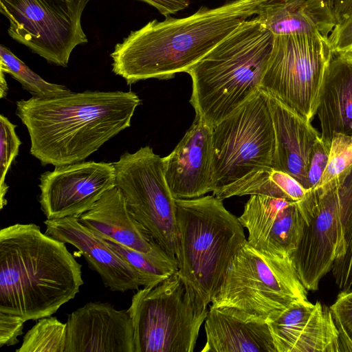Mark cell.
<instances>
[{"mask_svg": "<svg viewBox=\"0 0 352 352\" xmlns=\"http://www.w3.org/2000/svg\"><path fill=\"white\" fill-rule=\"evenodd\" d=\"M268 96L276 136L273 168L290 175L308 190L307 166L314 144L320 134L310 122Z\"/></svg>", "mask_w": 352, "mask_h": 352, "instance_id": "20", "label": "cell"}, {"mask_svg": "<svg viewBox=\"0 0 352 352\" xmlns=\"http://www.w3.org/2000/svg\"><path fill=\"white\" fill-rule=\"evenodd\" d=\"M339 177L307 191L298 206L303 219L300 237L292 254L307 291L318 289L320 280L342 254Z\"/></svg>", "mask_w": 352, "mask_h": 352, "instance_id": "12", "label": "cell"}, {"mask_svg": "<svg viewBox=\"0 0 352 352\" xmlns=\"http://www.w3.org/2000/svg\"><path fill=\"white\" fill-rule=\"evenodd\" d=\"M44 223L45 233L78 249L111 291L124 292L140 286L136 270L102 237L81 224L77 217L47 219Z\"/></svg>", "mask_w": 352, "mask_h": 352, "instance_id": "18", "label": "cell"}, {"mask_svg": "<svg viewBox=\"0 0 352 352\" xmlns=\"http://www.w3.org/2000/svg\"><path fill=\"white\" fill-rule=\"evenodd\" d=\"M352 166V135L335 133L327 167L318 186L333 179Z\"/></svg>", "mask_w": 352, "mask_h": 352, "instance_id": "29", "label": "cell"}, {"mask_svg": "<svg viewBox=\"0 0 352 352\" xmlns=\"http://www.w3.org/2000/svg\"><path fill=\"white\" fill-rule=\"evenodd\" d=\"M78 221L101 236H107L135 250L160 259L177 262L153 239L128 209L125 198L116 186L107 191Z\"/></svg>", "mask_w": 352, "mask_h": 352, "instance_id": "19", "label": "cell"}, {"mask_svg": "<svg viewBox=\"0 0 352 352\" xmlns=\"http://www.w3.org/2000/svg\"><path fill=\"white\" fill-rule=\"evenodd\" d=\"M329 308L339 332L342 351L352 352V287L341 291Z\"/></svg>", "mask_w": 352, "mask_h": 352, "instance_id": "30", "label": "cell"}, {"mask_svg": "<svg viewBox=\"0 0 352 352\" xmlns=\"http://www.w3.org/2000/svg\"><path fill=\"white\" fill-rule=\"evenodd\" d=\"M12 124L3 114L0 116V209L7 204L6 195L9 186L6 183V177L10 166L19 154L22 144Z\"/></svg>", "mask_w": 352, "mask_h": 352, "instance_id": "28", "label": "cell"}, {"mask_svg": "<svg viewBox=\"0 0 352 352\" xmlns=\"http://www.w3.org/2000/svg\"><path fill=\"white\" fill-rule=\"evenodd\" d=\"M155 7L166 17L177 13L188 6L190 0H139Z\"/></svg>", "mask_w": 352, "mask_h": 352, "instance_id": "35", "label": "cell"}, {"mask_svg": "<svg viewBox=\"0 0 352 352\" xmlns=\"http://www.w3.org/2000/svg\"><path fill=\"white\" fill-rule=\"evenodd\" d=\"M337 25L352 13V0H327Z\"/></svg>", "mask_w": 352, "mask_h": 352, "instance_id": "36", "label": "cell"}, {"mask_svg": "<svg viewBox=\"0 0 352 352\" xmlns=\"http://www.w3.org/2000/svg\"><path fill=\"white\" fill-rule=\"evenodd\" d=\"M332 56L329 37L274 36L261 89L311 122Z\"/></svg>", "mask_w": 352, "mask_h": 352, "instance_id": "9", "label": "cell"}, {"mask_svg": "<svg viewBox=\"0 0 352 352\" xmlns=\"http://www.w3.org/2000/svg\"><path fill=\"white\" fill-rule=\"evenodd\" d=\"M331 142L320 135L314 144L307 170L308 190L316 187L322 177L329 160Z\"/></svg>", "mask_w": 352, "mask_h": 352, "instance_id": "32", "label": "cell"}, {"mask_svg": "<svg viewBox=\"0 0 352 352\" xmlns=\"http://www.w3.org/2000/svg\"><path fill=\"white\" fill-rule=\"evenodd\" d=\"M8 85L5 79L4 72L0 70V98L6 97L8 92Z\"/></svg>", "mask_w": 352, "mask_h": 352, "instance_id": "37", "label": "cell"}, {"mask_svg": "<svg viewBox=\"0 0 352 352\" xmlns=\"http://www.w3.org/2000/svg\"><path fill=\"white\" fill-rule=\"evenodd\" d=\"M116 186L128 209L170 256L178 254L175 199L164 175L163 157L149 146L124 152L115 162Z\"/></svg>", "mask_w": 352, "mask_h": 352, "instance_id": "10", "label": "cell"}, {"mask_svg": "<svg viewBox=\"0 0 352 352\" xmlns=\"http://www.w3.org/2000/svg\"><path fill=\"white\" fill-rule=\"evenodd\" d=\"M274 39L252 17L192 67L187 73L195 118L213 127L259 90Z\"/></svg>", "mask_w": 352, "mask_h": 352, "instance_id": "4", "label": "cell"}, {"mask_svg": "<svg viewBox=\"0 0 352 352\" xmlns=\"http://www.w3.org/2000/svg\"><path fill=\"white\" fill-rule=\"evenodd\" d=\"M202 352H276L268 323L247 320L232 309L210 306Z\"/></svg>", "mask_w": 352, "mask_h": 352, "instance_id": "21", "label": "cell"}, {"mask_svg": "<svg viewBox=\"0 0 352 352\" xmlns=\"http://www.w3.org/2000/svg\"><path fill=\"white\" fill-rule=\"evenodd\" d=\"M254 16L274 36L329 37L337 25L327 0H266Z\"/></svg>", "mask_w": 352, "mask_h": 352, "instance_id": "22", "label": "cell"}, {"mask_svg": "<svg viewBox=\"0 0 352 352\" xmlns=\"http://www.w3.org/2000/svg\"><path fill=\"white\" fill-rule=\"evenodd\" d=\"M39 180V203L47 219L78 217L116 186V170L113 163L82 161L55 166Z\"/></svg>", "mask_w": 352, "mask_h": 352, "instance_id": "13", "label": "cell"}, {"mask_svg": "<svg viewBox=\"0 0 352 352\" xmlns=\"http://www.w3.org/2000/svg\"><path fill=\"white\" fill-rule=\"evenodd\" d=\"M266 0H234L200 8L184 18L167 16L131 32L110 54L112 71L130 85L149 78L166 80L188 72Z\"/></svg>", "mask_w": 352, "mask_h": 352, "instance_id": "2", "label": "cell"}, {"mask_svg": "<svg viewBox=\"0 0 352 352\" xmlns=\"http://www.w3.org/2000/svg\"><path fill=\"white\" fill-rule=\"evenodd\" d=\"M163 162L165 179L175 199H195L212 192V127L195 118Z\"/></svg>", "mask_w": 352, "mask_h": 352, "instance_id": "17", "label": "cell"}, {"mask_svg": "<svg viewBox=\"0 0 352 352\" xmlns=\"http://www.w3.org/2000/svg\"><path fill=\"white\" fill-rule=\"evenodd\" d=\"M67 324L55 317H45L25 333L16 352H65Z\"/></svg>", "mask_w": 352, "mask_h": 352, "instance_id": "27", "label": "cell"}, {"mask_svg": "<svg viewBox=\"0 0 352 352\" xmlns=\"http://www.w3.org/2000/svg\"><path fill=\"white\" fill-rule=\"evenodd\" d=\"M213 195L260 170L273 168L276 136L269 96L260 89L212 127Z\"/></svg>", "mask_w": 352, "mask_h": 352, "instance_id": "8", "label": "cell"}, {"mask_svg": "<svg viewBox=\"0 0 352 352\" xmlns=\"http://www.w3.org/2000/svg\"><path fill=\"white\" fill-rule=\"evenodd\" d=\"M267 323L276 352L342 351L330 308L319 301L296 300Z\"/></svg>", "mask_w": 352, "mask_h": 352, "instance_id": "15", "label": "cell"}, {"mask_svg": "<svg viewBox=\"0 0 352 352\" xmlns=\"http://www.w3.org/2000/svg\"><path fill=\"white\" fill-rule=\"evenodd\" d=\"M316 114L321 137L352 135V51L333 53L321 85Z\"/></svg>", "mask_w": 352, "mask_h": 352, "instance_id": "23", "label": "cell"}, {"mask_svg": "<svg viewBox=\"0 0 352 352\" xmlns=\"http://www.w3.org/2000/svg\"><path fill=\"white\" fill-rule=\"evenodd\" d=\"M329 41L333 53L352 51V13L334 28Z\"/></svg>", "mask_w": 352, "mask_h": 352, "instance_id": "34", "label": "cell"}, {"mask_svg": "<svg viewBox=\"0 0 352 352\" xmlns=\"http://www.w3.org/2000/svg\"><path fill=\"white\" fill-rule=\"evenodd\" d=\"M81 265L65 243L34 223L0 231V311L25 321L51 316L83 285Z\"/></svg>", "mask_w": 352, "mask_h": 352, "instance_id": "3", "label": "cell"}, {"mask_svg": "<svg viewBox=\"0 0 352 352\" xmlns=\"http://www.w3.org/2000/svg\"><path fill=\"white\" fill-rule=\"evenodd\" d=\"M25 321L19 316L0 311V347L12 346L19 342Z\"/></svg>", "mask_w": 352, "mask_h": 352, "instance_id": "33", "label": "cell"}, {"mask_svg": "<svg viewBox=\"0 0 352 352\" xmlns=\"http://www.w3.org/2000/svg\"><path fill=\"white\" fill-rule=\"evenodd\" d=\"M239 219L248 230V245L263 252L292 256L303 225L297 201L251 195Z\"/></svg>", "mask_w": 352, "mask_h": 352, "instance_id": "16", "label": "cell"}, {"mask_svg": "<svg viewBox=\"0 0 352 352\" xmlns=\"http://www.w3.org/2000/svg\"><path fill=\"white\" fill-rule=\"evenodd\" d=\"M128 309L135 352H192L208 312L177 272L138 290Z\"/></svg>", "mask_w": 352, "mask_h": 352, "instance_id": "7", "label": "cell"}, {"mask_svg": "<svg viewBox=\"0 0 352 352\" xmlns=\"http://www.w3.org/2000/svg\"><path fill=\"white\" fill-rule=\"evenodd\" d=\"M142 103L133 91H85L16 102V115L26 126L30 154L43 166L84 161L129 128Z\"/></svg>", "mask_w": 352, "mask_h": 352, "instance_id": "1", "label": "cell"}, {"mask_svg": "<svg viewBox=\"0 0 352 352\" xmlns=\"http://www.w3.org/2000/svg\"><path fill=\"white\" fill-rule=\"evenodd\" d=\"M307 299L293 258L247 243L232 261L212 306L232 309L247 320L270 322L292 302Z\"/></svg>", "mask_w": 352, "mask_h": 352, "instance_id": "6", "label": "cell"}, {"mask_svg": "<svg viewBox=\"0 0 352 352\" xmlns=\"http://www.w3.org/2000/svg\"><path fill=\"white\" fill-rule=\"evenodd\" d=\"M177 274L206 306L247 243L243 226L214 195L176 199Z\"/></svg>", "mask_w": 352, "mask_h": 352, "instance_id": "5", "label": "cell"}, {"mask_svg": "<svg viewBox=\"0 0 352 352\" xmlns=\"http://www.w3.org/2000/svg\"><path fill=\"white\" fill-rule=\"evenodd\" d=\"M307 190L290 175L274 168L250 173L214 196L224 199L234 196L261 195L300 201Z\"/></svg>", "mask_w": 352, "mask_h": 352, "instance_id": "24", "label": "cell"}, {"mask_svg": "<svg viewBox=\"0 0 352 352\" xmlns=\"http://www.w3.org/2000/svg\"><path fill=\"white\" fill-rule=\"evenodd\" d=\"M65 352H135L129 309L89 302L68 315Z\"/></svg>", "mask_w": 352, "mask_h": 352, "instance_id": "14", "label": "cell"}, {"mask_svg": "<svg viewBox=\"0 0 352 352\" xmlns=\"http://www.w3.org/2000/svg\"><path fill=\"white\" fill-rule=\"evenodd\" d=\"M0 70L20 82L33 98L47 99L72 92L65 85L45 80L2 45L0 46Z\"/></svg>", "mask_w": 352, "mask_h": 352, "instance_id": "25", "label": "cell"}, {"mask_svg": "<svg viewBox=\"0 0 352 352\" xmlns=\"http://www.w3.org/2000/svg\"><path fill=\"white\" fill-rule=\"evenodd\" d=\"M331 271L341 291L352 287V221L344 236L343 254L335 261Z\"/></svg>", "mask_w": 352, "mask_h": 352, "instance_id": "31", "label": "cell"}, {"mask_svg": "<svg viewBox=\"0 0 352 352\" xmlns=\"http://www.w3.org/2000/svg\"><path fill=\"white\" fill-rule=\"evenodd\" d=\"M101 237L136 270L140 286L144 287L156 285L178 270L177 262L160 259L123 245L109 237Z\"/></svg>", "mask_w": 352, "mask_h": 352, "instance_id": "26", "label": "cell"}, {"mask_svg": "<svg viewBox=\"0 0 352 352\" xmlns=\"http://www.w3.org/2000/svg\"><path fill=\"white\" fill-rule=\"evenodd\" d=\"M89 0H0L10 36L47 62L65 67L88 39L81 17Z\"/></svg>", "mask_w": 352, "mask_h": 352, "instance_id": "11", "label": "cell"}]
</instances>
